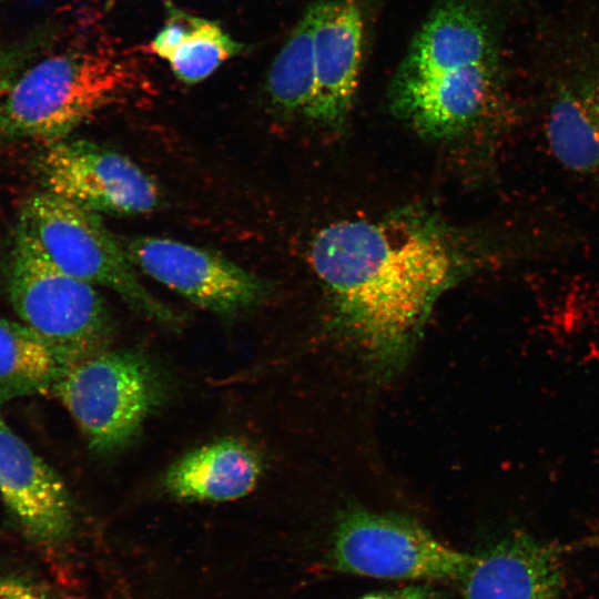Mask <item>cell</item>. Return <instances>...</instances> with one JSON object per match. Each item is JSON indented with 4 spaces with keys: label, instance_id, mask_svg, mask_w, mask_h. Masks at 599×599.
I'll return each instance as SVG.
<instances>
[{
    "label": "cell",
    "instance_id": "6da1fadb",
    "mask_svg": "<svg viewBox=\"0 0 599 599\" xmlns=\"http://www.w3.org/2000/svg\"><path fill=\"white\" fill-rule=\"evenodd\" d=\"M536 230L454 241L422 213L349 220L314 237L311 265L339 332L379 372L403 364L439 296L473 270L541 256Z\"/></svg>",
    "mask_w": 599,
    "mask_h": 599
},
{
    "label": "cell",
    "instance_id": "7a4b0ae2",
    "mask_svg": "<svg viewBox=\"0 0 599 599\" xmlns=\"http://www.w3.org/2000/svg\"><path fill=\"white\" fill-rule=\"evenodd\" d=\"M138 71L102 48H71L31 62L0 104V130L49 145L140 88Z\"/></svg>",
    "mask_w": 599,
    "mask_h": 599
},
{
    "label": "cell",
    "instance_id": "3957f363",
    "mask_svg": "<svg viewBox=\"0 0 599 599\" xmlns=\"http://www.w3.org/2000/svg\"><path fill=\"white\" fill-rule=\"evenodd\" d=\"M389 105L422 138L469 141L483 163L493 161L521 115L505 60L426 75L395 74Z\"/></svg>",
    "mask_w": 599,
    "mask_h": 599
},
{
    "label": "cell",
    "instance_id": "277c9868",
    "mask_svg": "<svg viewBox=\"0 0 599 599\" xmlns=\"http://www.w3.org/2000/svg\"><path fill=\"white\" fill-rule=\"evenodd\" d=\"M17 235L63 272L115 292L146 317L169 326L181 323V316L139 281L122 243L97 212L49 191L39 193L23 205Z\"/></svg>",
    "mask_w": 599,
    "mask_h": 599
},
{
    "label": "cell",
    "instance_id": "5b68a950",
    "mask_svg": "<svg viewBox=\"0 0 599 599\" xmlns=\"http://www.w3.org/2000/svg\"><path fill=\"white\" fill-rule=\"evenodd\" d=\"M158 366L132 349H101L68 365L53 393L98 454L128 446L164 400Z\"/></svg>",
    "mask_w": 599,
    "mask_h": 599
},
{
    "label": "cell",
    "instance_id": "8992f818",
    "mask_svg": "<svg viewBox=\"0 0 599 599\" xmlns=\"http://www.w3.org/2000/svg\"><path fill=\"white\" fill-rule=\"evenodd\" d=\"M8 295L21 323L65 366L103 349L111 337L112 318L95 287L57 267L18 235Z\"/></svg>",
    "mask_w": 599,
    "mask_h": 599
},
{
    "label": "cell",
    "instance_id": "52a82bcc",
    "mask_svg": "<svg viewBox=\"0 0 599 599\" xmlns=\"http://www.w3.org/2000/svg\"><path fill=\"white\" fill-rule=\"evenodd\" d=\"M541 65L550 152L599 187V32L575 27L550 41Z\"/></svg>",
    "mask_w": 599,
    "mask_h": 599
},
{
    "label": "cell",
    "instance_id": "ba28073f",
    "mask_svg": "<svg viewBox=\"0 0 599 599\" xmlns=\"http://www.w3.org/2000/svg\"><path fill=\"white\" fill-rule=\"evenodd\" d=\"M471 557L443 544L410 518L362 508L345 510L333 534V566L354 575L460 581Z\"/></svg>",
    "mask_w": 599,
    "mask_h": 599
},
{
    "label": "cell",
    "instance_id": "9c48e42d",
    "mask_svg": "<svg viewBox=\"0 0 599 599\" xmlns=\"http://www.w3.org/2000/svg\"><path fill=\"white\" fill-rule=\"evenodd\" d=\"M122 245L143 273L219 316L250 311L268 294L261 277L214 251L160 236H135Z\"/></svg>",
    "mask_w": 599,
    "mask_h": 599
},
{
    "label": "cell",
    "instance_id": "30bf717a",
    "mask_svg": "<svg viewBox=\"0 0 599 599\" xmlns=\"http://www.w3.org/2000/svg\"><path fill=\"white\" fill-rule=\"evenodd\" d=\"M48 191L97 213L135 215L159 207L158 183L128 156L93 142L60 141L42 159Z\"/></svg>",
    "mask_w": 599,
    "mask_h": 599
},
{
    "label": "cell",
    "instance_id": "8fae6325",
    "mask_svg": "<svg viewBox=\"0 0 599 599\" xmlns=\"http://www.w3.org/2000/svg\"><path fill=\"white\" fill-rule=\"evenodd\" d=\"M0 496L13 525L30 542L53 546L73 532L74 508L63 480L1 417Z\"/></svg>",
    "mask_w": 599,
    "mask_h": 599
},
{
    "label": "cell",
    "instance_id": "7c38bea8",
    "mask_svg": "<svg viewBox=\"0 0 599 599\" xmlns=\"http://www.w3.org/2000/svg\"><path fill=\"white\" fill-rule=\"evenodd\" d=\"M313 10L315 91L307 118L325 129L347 119L358 85L364 22L353 0H324Z\"/></svg>",
    "mask_w": 599,
    "mask_h": 599
},
{
    "label": "cell",
    "instance_id": "4fadbf2b",
    "mask_svg": "<svg viewBox=\"0 0 599 599\" xmlns=\"http://www.w3.org/2000/svg\"><path fill=\"white\" fill-rule=\"evenodd\" d=\"M475 0L439 4L415 35L396 74L416 77L504 60L502 22Z\"/></svg>",
    "mask_w": 599,
    "mask_h": 599
},
{
    "label": "cell",
    "instance_id": "5bb4252c",
    "mask_svg": "<svg viewBox=\"0 0 599 599\" xmlns=\"http://www.w3.org/2000/svg\"><path fill=\"white\" fill-rule=\"evenodd\" d=\"M460 581L465 599H564L560 549L512 531L473 555Z\"/></svg>",
    "mask_w": 599,
    "mask_h": 599
},
{
    "label": "cell",
    "instance_id": "9a60e30c",
    "mask_svg": "<svg viewBox=\"0 0 599 599\" xmlns=\"http://www.w3.org/2000/svg\"><path fill=\"white\" fill-rule=\"evenodd\" d=\"M263 469L258 451L237 438H223L194 448L165 471L163 488L186 502H222L248 495Z\"/></svg>",
    "mask_w": 599,
    "mask_h": 599
},
{
    "label": "cell",
    "instance_id": "2e32d148",
    "mask_svg": "<svg viewBox=\"0 0 599 599\" xmlns=\"http://www.w3.org/2000/svg\"><path fill=\"white\" fill-rule=\"evenodd\" d=\"M151 51L166 60L176 79L195 84L244 50L217 22L167 4L164 26L150 43Z\"/></svg>",
    "mask_w": 599,
    "mask_h": 599
},
{
    "label": "cell",
    "instance_id": "e0dca14e",
    "mask_svg": "<svg viewBox=\"0 0 599 599\" xmlns=\"http://www.w3.org/2000/svg\"><path fill=\"white\" fill-rule=\"evenodd\" d=\"M65 367L33 331L0 316V403L51 392Z\"/></svg>",
    "mask_w": 599,
    "mask_h": 599
},
{
    "label": "cell",
    "instance_id": "ac0fdd59",
    "mask_svg": "<svg viewBox=\"0 0 599 599\" xmlns=\"http://www.w3.org/2000/svg\"><path fill=\"white\" fill-rule=\"evenodd\" d=\"M313 10L304 12L268 70L265 92L280 115L307 118L315 91Z\"/></svg>",
    "mask_w": 599,
    "mask_h": 599
},
{
    "label": "cell",
    "instance_id": "d6986e66",
    "mask_svg": "<svg viewBox=\"0 0 599 599\" xmlns=\"http://www.w3.org/2000/svg\"><path fill=\"white\" fill-rule=\"evenodd\" d=\"M51 35L47 29L0 51V104L21 72L48 45Z\"/></svg>",
    "mask_w": 599,
    "mask_h": 599
},
{
    "label": "cell",
    "instance_id": "ffe728a7",
    "mask_svg": "<svg viewBox=\"0 0 599 599\" xmlns=\"http://www.w3.org/2000/svg\"><path fill=\"white\" fill-rule=\"evenodd\" d=\"M0 599H55L51 588L29 572L0 575Z\"/></svg>",
    "mask_w": 599,
    "mask_h": 599
},
{
    "label": "cell",
    "instance_id": "44dd1931",
    "mask_svg": "<svg viewBox=\"0 0 599 599\" xmlns=\"http://www.w3.org/2000/svg\"><path fill=\"white\" fill-rule=\"evenodd\" d=\"M359 599H443V597L438 590L430 586L423 585L369 593Z\"/></svg>",
    "mask_w": 599,
    "mask_h": 599
},
{
    "label": "cell",
    "instance_id": "7402d4cb",
    "mask_svg": "<svg viewBox=\"0 0 599 599\" xmlns=\"http://www.w3.org/2000/svg\"><path fill=\"white\" fill-rule=\"evenodd\" d=\"M595 541L599 545V534L595 537Z\"/></svg>",
    "mask_w": 599,
    "mask_h": 599
},
{
    "label": "cell",
    "instance_id": "603a6c76",
    "mask_svg": "<svg viewBox=\"0 0 599 599\" xmlns=\"http://www.w3.org/2000/svg\"><path fill=\"white\" fill-rule=\"evenodd\" d=\"M3 1V0H0V2Z\"/></svg>",
    "mask_w": 599,
    "mask_h": 599
}]
</instances>
